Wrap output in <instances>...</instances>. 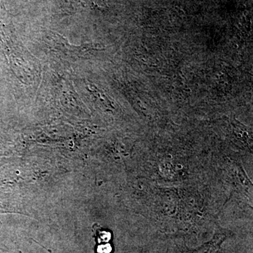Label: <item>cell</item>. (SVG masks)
<instances>
[{"label":"cell","instance_id":"1","mask_svg":"<svg viewBox=\"0 0 253 253\" xmlns=\"http://www.w3.org/2000/svg\"><path fill=\"white\" fill-rule=\"evenodd\" d=\"M93 231L96 238V253H111L113 248L110 241L112 239V234L107 229H103L99 224H94Z\"/></svg>","mask_w":253,"mask_h":253}]
</instances>
